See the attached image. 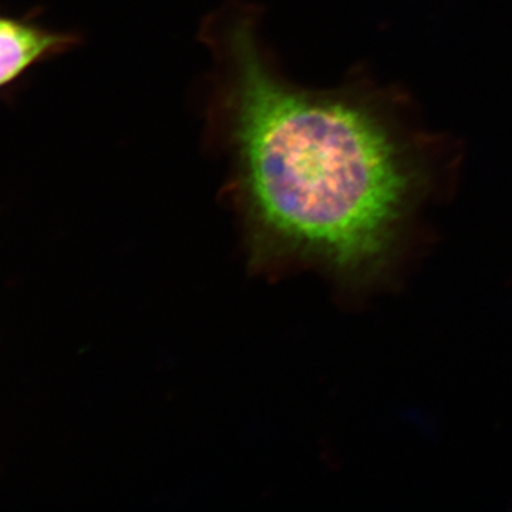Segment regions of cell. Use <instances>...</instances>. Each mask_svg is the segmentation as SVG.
Here are the masks:
<instances>
[{"instance_id": "obj_1", "label": "cell", "mask_w": 512, "mask_h": 512, "mask_svg": "<svg viewBox=\"0 0 512 512\" xmlns=\"http://www.w3.org/2000/svg\"><path fill=\"white\" fill-rule=\"evenodd\" d=\"M221 49L222 114L255 254L350 278L375 272L413 190L404 148L363 101L286 82L251 23L234 20Z\"/></svg>"}, {"instance_id": "obj_2", "label": "cell", "mask_w": 512, "mask_h": 512, "mask_svg": "<svg viewBox=\"0 0 512 512\" xmlns=\"http://www.w3.org/2000/svg\"><path fill=\"white\" fill-rule=\"evenodd\" d=\"M47 36L36 20L0 12V90L46 59Z\"/></svg>"}]
</instances>
